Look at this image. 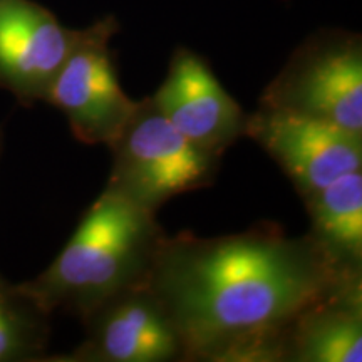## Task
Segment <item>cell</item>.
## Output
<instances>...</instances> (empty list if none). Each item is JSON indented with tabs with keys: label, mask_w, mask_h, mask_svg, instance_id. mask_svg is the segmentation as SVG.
I'll return each instance as SVG.
<instances>
[{
	"label": "cell",
	"mask_w": 362,
	"mask_h": 362,
	"mask_svg": "<svg viewBox=\"0 0 362 362\" xmlns=\"http://www.w3.org/2000/svg\"><path fill=\"white\" fill-rule=\"evenodd\" d=\"M359 280L309 233L262 221L221 237L165 235L146 285L173 320L183 361L279 362L293 319Z\"/></svg>",
	"instance_id": "obj_1"
},
{
	"label": "cell",
	"mask_w": 362,
	"mask_h": 362,
	"mask_svg": "<svg viewBox=\"0 0 362 362\" xmlns=\"http://www.w3.org/2000/svg\"><path fill=\"white\" fill-rule=\"evenodd\" d=\"M165 235L156 214L104 188L52 264L22 285L51 314L83 320L104 300L146 282Z\"/></svg>",
	"instance_id": "obj_2"
},
{
	"label": "cell",
	"mask_w": 362,
	"mask_h": 362,
	"mask_svg": "<svg viewBox=\"0 0 362 362\" xmlns=\"http://www.w3.org/2000/svg\"><path fill=\"white\" fill-rule=\"evenodd\" d=\"M106 188L156 214L178 194L210 187L221 158L197 146L158 110L151 96L136 107L116 138Z\"/></svg>",
	"instance_id": "obj_3"
},
{
	"label": "cell",
	"mask_w": 362,
	"mask_h": 362,
	"mask_svg": "<svg viewBox=\"0 0 362 362\" xmlns=\"http://www.w3.org/2000/svg\"><path fill=\"white\" fill-rule=\"evenodd\" d=\"M260 106L362 134L361 34L342 29L310 34L262 93Z\"/></svg>",
	"instance_id": "obj_4"
},
{
	"label": "cell",
	"mask_w": 362,
	"mask_h": 362,
	"mask_svg": "<svg viewBox=\"0 0 362 362\" xmlns=\"http://www.w3.org/2000/svg\"><path fill=\"white\" fill-rule=\"evenodd\" d=\"M119 30L115 16L79 29L78 39L49 89L45 103L64 112L71 133L84 144H110L133 115L136 103L124 93L111 40Z\"/></svg>",
	"instance_id": "obj_5"
},
{
	"label": "cell",
	"mask_w": 362,
	"mask_h": 362,
	"mask_svg": "<svg viewBox=\"0 0 362 362\" xmlns=\"http://www.w3.org/2000/svg\"><path fill=\"white\" fill-rule=\"evenodd\" d=\"M245 136L284 170L300 198L362 166V134L315 117L259 106L247 115Z\"/></svg>",
	"instance_id": "obj_6"
},
{
	"label": "cell",
	"mask_w": 362,
	"mask_h": 362,
	"mask_svg": "<svg viewBox=\"0 0 362 362\" xmlns=\"http://www.w3.org/2000/svg\"><path fill=\"white\" fill-rule=\"evenodd\" d=\"M81 322L84 341L62 361H183V346L173 320L146 282L104 300Z\"/></svg>",
	"instance_id": "obj_7"
},
{
	"label": "cell",
	"mask_w": 362,
	"mask_h": 362,
	"mask_svg": "<svg viewBox=\"0 0 362 362\" xmlns=\"http://www.w3.org/2000/svg\"><path fill=\"white\" fill-rule=\"evenodd\" d=\"M151 99L181 134L215 156L223 158L245 136V111L226 93L206 59L187 47L173 52L166 78Z\"/></svg>",
	"instance_id": "obj_8"
},
{
	"label": "cell",
	"mask_w": 362,
	"mask_h": 362,
	"mask_svg": "<svg viewBox=\"0 0 362 362\" xmlns=\"http://www.w3.org/2000/svg\"><path fill=\"white\" fill-rule=\"evenodd\" d=\"M78 33L35 0H0V89L22 106L45 103Z\"/></svg>",
	"instance_id": "obj_9"
},
{
	"label": "cell",
	"mask_w": 362,
	"mask_h": 362,
	"mask_svg": "<svg viewBox=\"0 0 362 362\" xmlns=\"http://www.w3.org/2000/svg\"><path fill=\"white\" fill-rule=\"evenodd\" d=\"M362 280L302 310L285 332L279 362H361Z\"/></svg>",
	"instance_id": "obj_10"
},
{
	"label": "cell",
	"mask_w": 362,
	"mask_h": 362,
	"mask_svg": "<svg viewBox=\"0 0 362 362\" xmlns=\"http://www.w3.org/2000/svg\"><path fill=\"white\" fill-rule=\"evenodd\" d=\"M312 240L339 269L362 274V173L351 171L305 197Z\"/></svg>",
	"instance_id": "obj_11"
},
{
	"label": "cell",
	"mask_w": 362,
	"mask_h": 362,
	"mask_svg": "<svg viewBox=\"0 0 362 362\" xmlns=\"http://www.w3.org/2000/svg\"><path fill=\"white\" fill-rule=\"evenodd\" d=\"M51 312L0 275V362L47 361Z\"/></svg>",
	"instance_id": "obj_12"
},
{
	"label": "cell",
	"mask_w": 362,
	"mask_h": 362,
	"mask_svg": "<svg viewBox=\"0 0 362 362\" xmlns=\"http://www.w3.org/2000/svg\"><path fill=\"white\" fill-rule=\"evenodd\" d=\"M2 153H4V129L2 126H0V158H2Z\"/></svg>",
	"instance_id": "obj_13"
}]
</instances>
